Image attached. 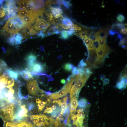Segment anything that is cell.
<instances>
[{
    "label": "cell",
    "instance_id": "21",
    "mask_svg": "<svg viewBox=\"0 0 127 127\" xmlns=\"http://www.w3.org/2000/svg\"><path fill=\"white\" fill-rule=\"evenodd\" d=\"M83 40L88 50L95 49L93 45V43L94 40H93L88 37L84 39Z\"/></svg>",
    "mask_w": 127,
    "mask_h": 127
},
{
    "label": "cell",
    "instance_id": "14",
    "mask_svg": "<svg viewBox=\"0 0 127 127\" xmlns=\"http://www.w3.org/2000/svg\"><path fill=\"white\" fill-rule=\"evenodd\" d=\"M44 70L43 65L39 62H36L30 70L32 72V73L36 74L42 72Z\"/></svg>",
    "mask_w": 127,
    "mask_h": 127
},
{
    "label": "cell",
    "instance_id": "29",
    "mask_svg": "<svg viewBox=\"0 0 127 127\" xmlns=\"http://www.w3.org/2000/svg\"><path fill=\"white\" fill-rule=\"evenodd\" d=\"M23 38L22 35L20 33H17L15 36V44H20L21 43Z\"/></svg>",
    "mask_w": 127,
    "mask_h": 127
},
{
    "label": "cell",
    "instance_id": "30",
    "mask_svg": "<svg viewBox=\"0 0 127 127\" xmlns=\"http://www.w3.org/2000/svg\"><path fill=\"white\" fill-rule=\"evenodd\" d=\"M40 99L46 103L47 104H49L51 103V99L50 98L48 95L42 94L41 95Z\"/></svg>",
    "mask_w": 127,
    "mask_h": 127
},
{
    "label": "cell",
    "instance_id": "31",
    "mask_svg": "<svg viewBox=\"0 0 127 127\" xmlns=\"http://www.w3.org/2000/svg\"><path fill=\"white\" fill-rule=\"evenodd\" d=\"M68 99L67 96H66L61 99L55 100L53 101L52 102L56 103L60 106V105L64 103L67 102Z\"/></svg>",
    "mask_w": 127,
    "mask_h": 127
},
{
    "label": "cell",
    "instance_id": "49",
    "mask_svg": "<svg viewBox=\"0 0 127 127\" xmlns=\"http://www.w3.org/2000/svg\"><path fill=\"white\" fill-rule=\"evenodd\" d=\"M120 33L123 34H127V28H124L121 29L120 31Z\"/></svg>",
    "mask_w": 127,
    "mask_h": 127
},
{
    "label": "cell",
    "instance_id": "7",
    "mask_svg": "<svg viewBox=\"0 0 127 127\" xmlns=\"http://www.w3.org/2000/svg\"><path fill=\"white\" fill-rule=\"evenodd\" d=\"M26 85L28 93L32 95L39 96V94L44 93L45 92L40 88L36 80H27Z\"/></svg>",
    "mask_w": 127,
    "mask_h": 127
},
{
    "label": "cell",
    "instance_id": "44",
    "mask_svg": "<svg viewBox=\"0 0 127 127\" xmlns=\"http://www.w3.org/2000/svg\"><path fill=\"white\" fill-rule=\"evenodd\" d=\"M15 36L10 37L8 39V42L10 44L13 45L15 43Z\"/></svg>",
    "mask_w": 127,
    "mask_h": 127
},
{
    "label": "cell",
    "instance_id": "15",
    "mask_svg": "<svg viewBox=\"0 0 127 127\" xmlns=\"http://www.w3.org/2000/svg\"><path fill=\"white\" fill-rule=\"evenodd\" d=\"M37 57L33 54H29L26 58L28 67L30 70L34 63L36 62Z\"/></svg>",
    "mask_w": 127,
    "mask_h": 127
},
{
    "label": "cell",
    "instance_id": "27",
    "mask_svg": "<svg viewBox=\"0 0 127 127\" xmlns=\"http://www.w3.org/2000/svg\"><path fill=\"white\" fill-rule=\"evenodd\" d=\"M62 24L70 26L73 24L71 20L69 18L65 17L62 20Z\"/></svg>",
    "mask_w": 127,
    "mask_h": 127
},
{
    "label": "cell",
    "instance_id": "57",
    "mask_svg": "<svg viewBox=\"0 0 127 127\" xmlns=\"http://www.w3.org/2000/svg\"><path fill=\"white\" fill-rule=\"evenodd\" d=\"M105 77V76H104V75H102L101 76H100V78H101V79H104V77Z\"/></svg>",
    "mask_w": 127,
    "mask_h": 127
},
{
    "label": "cell",
    "instance_id": "43",
    "mask_svg": "<svg viewBox=\"0 0 127 127\" xmlns=\"http://www.w3.org/2000/svg\"><path fill=\"white\" fill-rule=\"evenodd\" d=\"M106 39H101L98 40L99 47L103 46L106 44Z\"/></svg>",
    "mask_w": 127,
    "mask_h": 127
},
{
    "label": "cell",
    "instance_id": "16",
    "mask_svg": "<svg viewBox=\"0 0 127 127\" xmlns=\"http://www.w3.org/2000/svg\"><path fill=\"white\" fill-rule=\"evenodd\" d=\"M48 7L50 9L52 14L55 18H59L61 16L63 12L60 7H53L50 6Z\"/></svg>",
    "mask_w": 127,
    "mask_h": 127
},
{
    "label": "cell",
    "instance_id": "51",
    "mask_svg": "<svg viewBox=\"0 0 127 127\" xmlns=\"http://www.w3.org/2000/svg\"><path fill=\"white\" fill-rule=\"evenodd\" d=\"M104 84H108L109 82V79L108 78H105L103 80Z\"/></svg>",
    "mask_w": 127,
    "mask_h": 127
},
{
    "label": "cell",
    "instance_id": "17",
    "mask_svg": "<svg viewBox=\"0 0 127 127\" xmlns=\"http://www.w3.org/2000/svg\"><path fill=\"white\" fill-rule=\"evenodd\" d=\"M63 116L59 114L57 117L55 121V127H67L64 121Z\"/></svg>",
    "mask_w": 127,
    "mask_h": 127
},
{
    "label": "cell",
    "instance_id": "36",
    "mask_svg": "<svg viewBox=\"0 0 127 127\" xmlns=\"http://www.w3.org/2000/svg\"><path fill=\"white\" fill-rule=\"evenodd\" d=\"M45 13L46 14L48 21H51L52 23H54V20L53 16L51 13H48L45 11Z\"/></svg>",
    "mask_w": 127,
    "mask_h": 127
},
{
    "label": "cell",
    "instance_id": "53",
    "mask_svg": "<svg viewBox=\"0 0 127 127\" xmlns=\"http://www.w3.org/2000/svg\"><path fill=\"white\" fill-rule=\"evenodd\" d=\"M56 1V4H57L58 5H61L62 3V0H58Z\"/></svg>",
    "mask_w": 127,
    "mask_h": 127
},
{
    "label": "cell",
    "instance_id": "24",
    "mask_svg": "<svg viewBox=\"0 0 127 127\" xmlns=\"http://www.w3.org/2000/svg\"><path fill=\"white\" fill-rule=\"evenodd\" d=\"M36 101L37 104L38 111H42L44 109L45 105L47 104L46 103L42 101L39 98L36 99Z\"/></svg>",
    "mask_w": 127,
    "mask_h": 127
},
{
    "label": "cell",
    "instance_id": "45",
    "mask_svg": "<svg viewBox=\"0 0 127 127\" xmlns=\"http://www.w3.org/2000/svg\"><path fill=\"white\" fill-rule=\"evenodd\" d=\"M87 66V64L86 63L83 61V60L82 59L79 62L78 67H84Z\"/></svg>",
    "mask_w": 127,
    "mask_h": 127
},
{
    "label": "cell",
    "instance_id": "19",
    "mask_svg": "<svg viewBox=\"0 0 127 127\" xmlns=\"http://www.w3.org/2000/svg\"><path fill=\"white\" fill-rule=\"evenodd\" d=\"M5 72L12 78L15 80H17L19 74L17 71L10 69H7Z\"/></svg>",
    "mask_w": 127,
    "mask_h": 127
},
{
    "label": "cell",
    "instance_id": "38",
    "mask_svg": "<svg viewBox=\"0 0 127 127\" xmlns=\"http://www.w3.org/2000/svg\"><path fill=\"white\" fill-rule=\"evenodd\" d=\"M69 28L71 30L75 31L81 30V27L76 24H73L72 25L70 26Z\"/></svg>",
    "mask_w": 127,
    "mask_h": 127
},
{
    "label": "cell",
    "instance_id": "3",
    "mask_svg": "<svg viewBox=\"0 0 127 127\" xmlns=\"http://www.w3.org/2000/svg\"><path fill=\"white\" fill-rule=\"evenodd\" d=\"M90 75L77 74L75 76L74 83L70 92V97L72 98L76 95H78L82 88L84 85Z\"/></svg>",
    "mask_w": 127,
    "mask_h": 127
},
{
    "label": "cell",
    "instance_id": "32",
    "mask_svg": "<svg viewBox=\"0 0 127 127\" xmlns=\"http://www.w3.org/2000/svg\"><path fill=\"white\" fill-rule=\"evenodd\" d=\"M6 67V65L4 62L1 60H0V78L2 75H1L2 73L4 71H5Z\"/></svg>",
    "mask_w": 127,
    "mask_h": 127
},
{
    "label": "cell",
    "instance_id": "46",
    "mask_svg": "<svg viewBox=\"0 0 127 127\" xmlns=\"http://www.w3.org/2000/svg\"><path fill=\"white\" fill-rule=\"evenodd\" d=\"M38 32L37 31L34 29L33 26L31 28L29 31V33L31 35H34Z\"/></svg>",
    "mask_w": 127,
    "mask_h": 127
},
{
    "label": "cell",
    "instance_id": "12",
    "mask_svg": "<svg viewBox=\"0 0 127 127\" xmlns=\"http://www.w3.org/2000/svg\"><path fill=\"white\" fill-rule=\"evenodd\" d=\"M51 25L50 23L43 19L37 17L33 26L34 29L37 31L43 30Z\"/></svg>",
    "mask_w": 127,
    "mask_h": 127
},
{
    "label": "cell",
    "instance_id": "8",
    "mask_svg": "<svg viewBox=\"0 0 127 127\" xmlns=\"http://www.w3.org/2000/svg\"><path fill=\"white\" fill-rule=\"evenodd\" d=\"M97 55V59L96 63V66L102 63L106 56L109 53L110 49L106 44L104 45L99 47L96 50Z\"/></svg>",
    "mask_w": 127,
    "mask_h": 127
},
{
    "label": "cell",
    "instance_id": "52",
    "mask_svg": "<svg viewBox=\"0 0 127 127\" xmlns=\"http://www.w3.org/2000/svg\"><path fill=\"white\" fill-rule=\"evenodd\" d=\"M75 31L71 30H69L68 31V33L69 36H71L73 35L75 32Z\"/></svg>",
    "mask_w": 127,
    "mask_h": 127
},
{
    "label": "cell",
    "instance_id": "4",
    "mask_svg": "<svg viewBox=\"0 0 127 127\" xmlns=\"http://www.w3.org/2000/svg\"><path fill=\"white\" fill-rule=\"evenodd\" d=\"M15 104L14 102L0 108V117L3 121H12L14 120Z\"/></svg>",
    "mask_w": 127,
    "mask_h": 127
},
{
    "label": "cell",
    "instance_id": "28",
    "mask_svg": "<svg viewBox=\"0 0 127 127\" xmlns=\"http://www.w3.org/2000/svg\"><path fill=\"white\" fill-rule=\"evenodd\" d=\"M78 103L79 106L82 107H86L87 104V99L84 98L80 99L78 101Z\"/></svg>",
    "mask_w": 127,
    "mask_h": 127
},
{
    "label": "cell",
    "instance_id": "50",
    "mask_svg": "<svg viewBox=\"0 0 127 127\" xmlns=\"http://www.w3.org/2000/svg\"><path fill=\"white\" fill-rule=\"evenodd\" d=\"M60 26L62 28L64 29H67L69 28L70 26L62 24H60Z\"/></svg>",
    "mask_w": 127,
    "mask_h": 127
},
{
    "label": "cell",
    "instance_id": "39",
    "mask_svg": "<svg viewBox=\"0 0 127 127\" xmlns=\"http://www.w3.org/2000/svg\"><path fill=\"white\" fill-rule=\"evenodd\" d=\"M6 12L7 11L6 9L2 7L0 9V19L3 18L5 16Z\"/></svg>",
    "mask_w": 127,
    "mask_h": 127
},
{
    "label": "cell",
    "instance_id": "47",
    "mask_svg": "<svg viewBox=\"0 0 127 127\" xmlns=\"http://www.w3.org/2000/svg\"><path fill=\"white\" fill-rule=\"evenodd\" d=\"M126 25H127V24H124L120 23H117L116 24L115 26L118 28L121 29L124 28L125 27V26Z\"/></svg>",
    "mask_w": 127,
    "mask_h": 127
},
{
    "label": "cell",
    "instance_id": "20",
    "mask_svg": "<svg viewBox=\"0 0 127 127\" xmlns=\"http://www.w3.org/2000/svg\"><path fill=\"white\" fill-rule=\"evenodd\" d=\"M14 127H35L32 123L28 121L23 120L16 124Z\"/></svg>",
    "mask_w": 127,
    "mask_h": 127
},
{
    "label": "cell",
    "instance_id": "26",
    "mask_svg": "<svg viewBox=\"0 0 127 127\" xmlns=\"http://www.w3.org/2000/svg\"><path fill=\"white\" fill-rule=\"evenodd\" d=\"M32 13L28 12L25 9H19L18 10V16L20 18H22Z\"/></svg>",
    "mask_w": 127,
    "mask_h": 127
},
{
    "label": "cell",
    "instance_id": "2",
    "mask_svg": "<svg viewBox=\"0 0 127 127\" xmlns=\"http://www.w3.org/2000/svg\"><path fill=\"white\" fill-rule=\"evenodd\" d=\"M30 118L35 127H55L54 120L50 117L40 114L32 115Z\"/></svg>",
    "mask_w": 127,
    "mask_h": 127
},
{
    "label": "cell",
    "instance_id": "56",
    "mask_svg": "<svg viewBox=\"0 0 127 127\" xmlns=\"http://www.w3.org/2000/svg\"><path fill=\"white\" fill-rule=\"evenodd\" d=\"M3 1V0H0V8L2 6Z\"/></svg>",
    "mask_w": 127,
    "mask_h": 127
},
{
    "label": "cell",
    "instance_id": "34",
    "mask_svg": "<svg viewBox=\"0 0 127 127\" xmlns=\"http://www.w3.org/2000/svg\"><path fill=\"white\" fill-rule=\"evenodd\" d=\"M4 122L3 127H14L16 123L12 121H4Z\"/></svg>",
    "mask_w": 127,
    "mask_h": 127
},
{
    "label": "cell",
    "instance_id": "1",
    "mask_svg": "<svg viewBox=\"0 0 127 127\" xmlns=\"http://www.w3.org/2000/svg\"><path fill=\"white\" fill-rule=\"evenodd\" d=\"M23 25L21 18L17 16L9 19L1 29L0 33L3 35H14L20 30Z\"/></svg>",
    "mask_w": 127,
    "mask_h": 127
},
{
    "label": "cell",
    "instance_id": "23",
    "mask_svg": "<svg viewBox=\"0 0 127 127\" xmlns=\"http://www.w3.org/2000/svg\"><path fill=\"white\" fill-rule=\"evenodd\" d=\"M108 33L107 31L105 29L100 30L94 34L95 37L99 36L101 39H106L108 35Z\"/></svg>",
    "mask_w": 127,
    "mask_h": 127
},
{
    "label": "cell",
    "instance_id": "9",
    "mask_svg": "<svg viewBox=\"0 0 127 127\" xmlns=\"http://www.w3.org/2000/svg\"><path fill=\"white\" fill-rule=\"evenodd\" d=\"M14 84V79L11 78L5 71L0 78V89L6 87H12Z\"/></svg>",
    "mask_w": 127,
    "mask_h": 127
},
{
    "label": "cell",
    "instance_id": "41",
    "mask_svg": "<svg viewBox=\"0 0 127 127\" xmlns=\"http://www.w3.org/2000/svg\"><path fill=\"white\" fill-rule=\"evenodd\" d=\"M67 102H65L62 104L61 105V113L64 114L65 109L67 108Z\"/></svg>",
    "mask_w": 127,
    "mask_h": 127
},
{
    "label": "cell",
    "instance_id": "54",
    "mask_svg": "<svg viewBox=\"0 0 127 127\" xmlns=\"http://www.w3.org/2000/svg\"><path fill=\"white\" fill-rule=\"evenodd\" d=\"M61 82L62 84H64L65 83L66 81L64 79H62L61 80Z\"/></svg>",
    "mask_w": 127,
    "mask_h": 127
},
{
    "label": "cell",
    "instance_id": "37",
    "mask_svg": "<svg viewBox=\"0 0 127 127\" xmlns=\"http://www.w3.org/2000/svg\"><path fill=\"white\" fill-rule=\"evenodd\" d=\"M127 44V37L121 39L119 43L120 46L123 48H126V44Z\"/></svg>",
    "mask_w": 127,
    "mask_h": 127
},
{
    "label": "cell",
    "instance_id": "42",
    "mask_svg": "<svg viewBox=\"0 0 127 127\" xmlns=\"http://www.w3.org/2000/svg\"><path fill=\"white\" fill-rule=\"evenodd\" d=\"M62 1L63 5L66 8H69L71 6V4L70 3L69 1L65 0H63Z\"/></svg>",
    "mask_w": 127,
    "mask_h": 127
},
{
    "label": "cell",
    "instance_id": "11",
    "mask_svg": "<svg viewBox=\"0 0 127 127\" xmlns=\"http://www.w3.org/2000/svg\"><path fill=\"white\" fill-rule=\"evenodd\" d=\"M89 56L86 63L87 67H96V63L97 59V55L96 50H89Z\"/></svg>",
    "mask_w": 127,
    "mask_h": 127
},
{
    "label": "cell",
    "instance_id": "35",
    "mask_svg": "<svg viewBox=\"0 0 127 127\" xmlns=\"http://www.w3.org/2000/svg\"><path fill=\"white\" fill-rule=\"evenodd\" d=\"M61 38L64 39H66L68 38L69 36L68 31L65 30L62 31L60 35Z\"/></svg>",
    "mask_w": 127,
    "mask_h": 127
},
{
    "label": "cell",
    "instance_id": "25",
    "mask_svg": "<svg viewBox=\"0 0 127 127\" xmlns=\"http://www.w3.org/2000/svg\"><path fill=\"white\" fill-rule=\"evenodd\" d=\"M29 1V0H20L18 3L19 7L20 9H25Z\"/></svg>",
    "mask_w": 127,
    "mask_h": 127
},
{
    "label": "cell",
    "instance_id": "55",
    "mask_svg": "<svg viewBox=\"0 0 127 127\" xmlns=\"http://www.w3.org/2000/svg\"><path fill=\"white\" fill-rule=\"evenodd\" d=\"M45 93L48 95H49L52 93L50 91H49L45 92Z\"/></svg>",
    "mask_w": 127,
    "mask_h": 127
},
{
    "label": "cell",
    "instance_id": "22",
    "mask_svg": "<svg viewBox=\"0 0 127 127\" xmlns=\"http://www.w3.org/2000/svg\"><path fill=\"white\" fill-rule=\"evenodd\" d=\"M78 95H76L71 98L70 104L71 109L73 110H76L78 105Z\"/></svg>",
    "mask_w": 127,
    "mask_h": 127
},
{
    "label": "cell",
    "instance_id": "33",
    "mask_svg": "<svg viewBox=\"0 0 127 127\" xmlns=\"http://www.w3.org/2000/svg\"><path fill=\"white\" fill-rule=\"evenodd\" d=\"M74 66L71 64L70 63L65 64L64 66V69L67 71H72Z\"/></svg>",
    "mask_w": 127,
    "mask_h": 127
},
{
    "label": "cell",
    "instance_id": "18",
    "mask_svg": "<svg viewBox=\"0 0 127 127\" xmlns=\"http://www.w3.org/2000/svg\"><path fill=\"white\" fill-rule=\"evenodd\" d=\"M19 74L26 80H30L33 79V74L28 69H26L20 71Z\"/></svg>",
    "mask_w": 127,
    "mask_h": 127
},
{
    "label": "cell",
    "instance_id": "6",
    "mask_svg": "<svg viewBox=\"0 0 127 127\" xmlns=\"http://www.w3.org/2000/svg\"><path fill=\"white\" fill-rule=\"evenodd\" d=\"M14 91L12 87H6L0 89V101L6 105L14 102Z\"/></svg>",
    "mask_w": 127,
    "mask_h": 127
},
{
    "label": "cell",
    "instance_id": "5",
    "mask_svg": "<svg viewBox=\"0 0 127 127\" xmlns=\"http://www.w3.org/2000/svg\"><path fill=\"white\" fill-rule=\"evenodd\" d=\"M75 75L72 77L69 81H67L65 84L60 90L48 95L50 98L53 99H58L65 96L69 93L74 81Z\"/></svg>",
    "mask_w": 127,
    "mask_h": 127
},
{
    "label": "cell",
    "instance_id": "13",
    "mask_svg": "<svg viewBox=\"0 0 127 127\" xmlns=\"http://www.w3.org/2000/svg\"><path fill=\"white\" fill-rule=\"evenodd\" d=\"M116 86L117 88L119 89L126 88L127 86V74L121 75L119 80L117 83Z\"/></svg>",
    "mask_w": 127,
    "mask_h": 127
},
{
    "label": "cell",
    "instance_id": "40",
    "mask_svg": "<svg viewBox=\"0 0 127 127\" xmlns=\"http://www.w3.org/2000/svg\"><path fill=\"white\" fill-rule=\"evenodd\" d=\"M117 20L120 22H123L125 19L124 16L121 14H119L117 17Z\"/></svg>",
    "mask_w": 127,
    "mask_h": 127
},
{
    "label": "cell",
    "instance_id": "10",
    "mask_svg": "<svg viewBox=\"0 0 127 127\" xmlns=\"http://www.w3.org/2000/svg\"><path fill=\"white\" fill-rule=\"evenodd\" d=\"M27 109L26 108L25 105H22L18 107L14 113V119L20 122L24 118L27 117Z\"/></svg>",
    "mask_w": 127,
    "mask_h": 127
},
{
    "label": "cell",
    "instance_id": "48",
    "mask_svg": "<svg viewBox=\"0 0 127 127\" xmlns=\"http://www.w3.org/2000/svg\"><path fill=\"white\" fill-rule=\"evenodd\" d=\"M72 74L71 75L73 76H74L78 74L77 71V68L76 67L74 66L72 70Z\"/></svg>",
    "mask_w": 127,
    "mask_h": 127
}]
</instances>
